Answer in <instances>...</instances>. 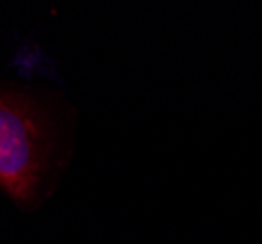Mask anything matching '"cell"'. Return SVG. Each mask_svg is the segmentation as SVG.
Listing matches in <instances>:
<instances>
[{"instance_id": "6da1fadb", "label": "cell", "mask_w": 262, "mask_h": 244, "mask_svg": "<svg viewBox=\"0 0 262 244\" xmlns=\"http://www.w3.org/2000/svg\"><path fill=\"white\" fill-rule=\"evenodd\" d=\"M55 129L32 94L0 84V191L16 205L37 201L51 170Z\"/></svg>"}]
</instances>
